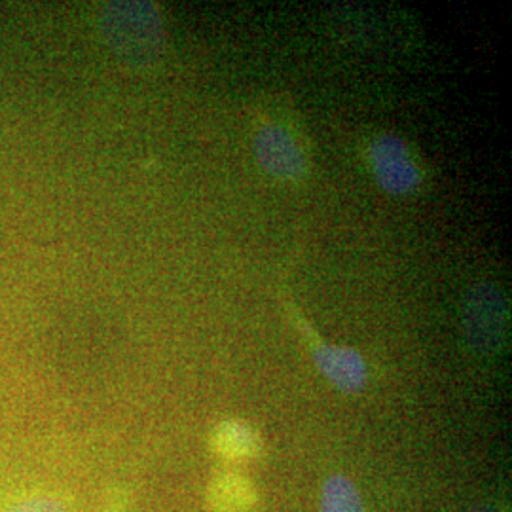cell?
I'll return each mask as SVG.
<instances>
[{"mask_svg": "<svg viewBox=\"0 0 512 512\" xmlns=\"http://www.w3.org/2000/svg\"><path fill=\"white\" fill-rule=\"evenodd\" d=\"M209 503L215 512H249L256 503L255 488L241 475L222 473L211 482Z\"/></svg>", "mask_w": 512, "mask_h": 512, "instance_id": "6da1fadb", "label": "cell"}, {"mask_svg": "<svg viewBox=\"0 0 512 512\" xmlns=\"http://www.w3.org/2000/svg\"><path fill=\"white\" fill-rule=\"evenodd\" d=\"M317 363L330 380L344 391H357L365 384V365L351 349H321L317 353Z\"/></svg>", "mask_w": 512, "mask_h": 512, "instance_id": "7a4b0ae2", "label": "cell"}, {"mask_svg": "<svg viewBox=\"0 0 512 512\" xmlns=\"http://www.w3.org/2000/svg\"><path fill=\"white\" fill-rule=\"evenodd\" d=\"M215 452L226 459H249L260 452V439L241 421H222L213 433Z\"/></svg>", "mask_w": 512, "mask_h": 512, "instance_id": "3957f363", "label": "cell"}, {"mask_svg": "<svg viewBox=\"0 0 512 512\" xmlns=\"http://www.w3.org/2000/svg\"><path fill=\"white\" fill-rule=\"evenodd\" d=\"M323 512H365L361 495L349 478L336 475L325 484Z\"/></svg>", "mask_w": 512, "mask_h": 512, "instance_id": "277c9868", "label": "cell"}, {"mask_svg": "<svg viewBox=\"0 0 512 512\" xmlns=\"http://www.w3.org/2000/svg\"><path fill=\"white\" fill-rule=\"evenodd\" d=\"M4 512H67V505L61 497L50 494L27 495L16 501Z\"/></svg>", "mask_w": 512, "mask_h": 512, "instance_id": "5b68a950", "label": "cell"}, {"mask_svg": "<svg viewBox=\"0 0 512 512\" xmlns=\"http://www.w3.org/2000/svg\"><path fill=\"white\" fill-rule=\"evenodd\" d=\"M473 512H497L494 507H490V505H482V507H476Z\"/></svg>", "mask_w": 512, "mask_h": 512, "instance_id": "8992f818", "label": "cell"}]
</instances>
